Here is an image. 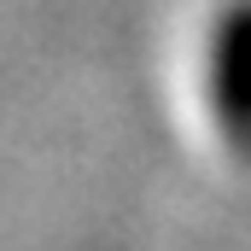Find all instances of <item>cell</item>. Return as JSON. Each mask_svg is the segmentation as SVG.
I'll use <instances>...</instances> for the list:
<instances>
[{
    "instance_id": "6da1fadb",
    "label": "cell",
    "mask_w": 251,
    "mask_h": 251,
    "mask_svg": "<svg viewBox=\"0 0 251 251\" xmlns=\"http://www.w3.org/2000/svg\"><path fill=\"white\" fill-rule=\"evenodd\" d=\"M210 105L228 146L251 158V0H228L210 35Z\"/></svg>"
}]
</instances>
